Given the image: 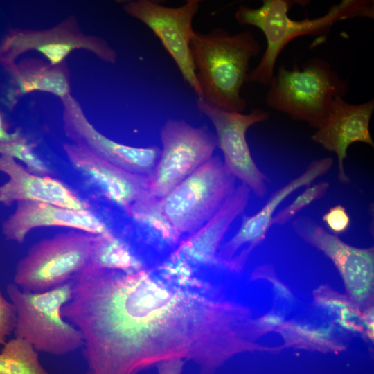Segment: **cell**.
Instances as JSON below:
<instances>
[{
    "label": "cell",
    "mask_w": 374,
    "mask_h": 374,
    "mask_svg": "<svg viewBox=\"0 0 374 374\" xmlns=\"http://www.w3.org/2000/svg\"><path fill=\"white\" fill-rule=\"evenodd\" d=\"M67 317L82 335L87 374H139L175 359L214 374L251 346L249 308L210 280L179 278L156 265L87 272Z\"/></svg>",
    "instance_id": "obj_1"
},
{
    "label": "cell",
    "mask_w": 374,
    "mask_h": 374,
    "mask_svg": "<svg viewBox=\"0 0 374 374\" xmlns=\"http://www.w3.org/2000/svg\"><path fill=\"white\" fill-rule=\"evenodd\" d=\"M305 5V1L264 0L261 6L240 5L235 17L241 25L253 26L264 34L267 46L258 65L248 73L247 82L269 87L275 73L276 60L284 48L296 37L327 35L338 21L355 17H374L371 0H343L333 4L328 12L314 19L295 20L289 10L294 4Z\"/></svg>",
    "instance_id": "obj_2"
},
{
    "label": "cell",
    "mask_w": 374,
    "mask_h": 374,
    "mask_svg": "<svg viewBox=\"0 0 374 374\" xmlns=\"http://www.w3.org/2000/svg\"><path fill=\"white\" fill-rule=\"evenodd\" d=\"M190 49L202 98L224 111L242 113L247 106L240 91L253 57L260 46L252 32L231 35L222 28L208 33H195Z\"/></svg>",
    "instance_id": "obj_3"
},
{
    "label": "cell",
    "mask_w": 374,
    "mask_h": 374,
    "mask_svg": "<svg viewBox=\"0 0 374 374\" xmlns=\"http://www.w3.org/2000/svg\"><path fill=\"white\" fill-rule=\"evenodd\" d=\"M268 87V107L317 129L334 100L346 95L349 81L341 78L326 60L312 57L301 66L280 65Z\"/></svg>",
    "instance_id": "obj_4"
},
{
    "label": "cell",
    "mask_w": 374,
    "mask_h": 374,
    "mask_svg": "<svg viewBox=\"0 0 374 374\" xmlns=\"http://www.w3.org/2000/svg\"><path fill=\"white\" fill-rule=\"evenodd\" d=\"M6 290L16 311L15 337L27 341L37 351L54 355L83 346L81 332L62 314L72 295V280L41 292L21 290L12 283Z\"/></svg>",
    "instance_id": "obj_5"
},
{
    "label": "cell",
    "mask_w": 374,
    "mask_h": 374,
    "mask_svg": "<svg viewBox=\"0 0 374 374\" xmlns=\"http://www.w3.org/2000/svg\"><path fill=\"white\" fill-rule=\"evenodd\" d=\"M235 178L213 157L158 200L176 231L188 235L203 226L235 189Z\"/></svg>",
    "instance_id": "obj_6"
},
{
    "label": "cell",
    "mask_w": 374,
    "mask_h": 374,
    "mask_svg": "<svg viewBox=\"0 0 374 374\" xmlns=\"http://www.w3.org/2000/svg\"><path fill=\"white\" fill-rule=\"evenodd\" d=\"M93 235L72 230L37 242L18 262L15 284L41 292L71 281L88 264Z\"/></svg>",
    "instance_id": "obj_7"
},
{
    "label": "cell",
    "mask_w": 374,
    "mask_h": 374,
    "mask_svg": "<svg viewBox=\"0 0 374 374\" xmlns=\"http://www.w3.org/2000/svg\"><path fill=\"white\" fill-rule=\"evenodd\" d=\"M162 149L149 179L150 195L161 199L213 157L215 135L207 126L193 127L185 121L168 119L160 130Z\"/></svg>",
    "instance_id": "obj_8"
},
{
    "label": "cell",
    "mask_w": 374,
    "mask_h": 374,
    "mask_svg": "<svg viewBox=\"0 0 374 374\" xmlns=\"http://www.w3.org/2000/svg\"><path fill=\"white\" fill-rule=\"evenodd\" d=\"M199 5V0H188L179 7L172 8L154 1L138 0L126 3L123 8L152 30L175 61L184 80L201 98L190 49L196 33L193 28V19Z\"/></svg>",
    "instance_id": "obj_9"
},
{
    "label": "cell",
    "mask_w": 374,
    "mask_h": 374,
    "mask_svg": "<svg viewBox=\"0 0 374 374\" xmlns=\"http://www.w3.org/2000/svg\"><path fill=\"white\" fill-rule=\"evenodd\" d=\"M197 105L215 129L217 145L223 154L225 167L257 197H264L267 193L266 182L269 179L254 161L246 134L253 125L267 120L269 113L258 108L252 109L247 114L227 112L201 98H198Z\"/></svg>",
    "instance_id": "obj_10"
},
{
    "label": "cell",
    "mask_w": 374,
    "mask_h": 374,
    "mask_svg": "<svg viewBox=\"0 0 374 374\" xmlns=\"http://www.w3.org/2000/svg\"><path fill=\"white\" fill-rule=\"evenodd\" d=\"M80 48L91 51L106 62L115 64L116 61L115 51L106 41L84 35L75 19H67L48 30L9 31L0 44V64L8 72L19 56L35 50L45 56L51 66H57L72 51Z\"/></svg>",
    "instance_id": "obj_11"
},
{
    "label": "cell",
    "mask_w": 374,
    "mask_h": 374,
    "mask_svg": "<svg viewBox=\"0 0 374 374\" xmlns=\"http://www.w3.org/2000/svg\"><path fill=\"white\" fill-rule=\"evenodd\" d=\"M292 226L299 237L332 260L355 304L363 306L371 302L374 279L373 247L357 248L348 244L307 216L296 218Z\"/></svg>",
    "instance_id": "obj_12"
},
{
    "label": "cell",
    "mask_w": 374,
    "mask_h": 374,
    "mask_svg": "<svg viewBox=\"0 0 374 374\" xmlns=\"http://www.w3.org/2000/svg\"><path fill=\"white\" fill-rule=\"evenodd\" d=\"M333 162L331 157L312 161L301 175L275 190L258 212L253 215L242 213L238 231L220 246L217 258L221 267L230 271L240 273L251 253L266 238L272 226L274 214L280 204L295 190L309 186L328 172Z\"/></svg>",
    "instance_id": "obj_13"
},
{
    "label": "cell",
    "mask_w": 374,
    "mask_h": 374,
    "mask_svg": "<svg viewBox=\"0 0 374 374\" xmlns=\"http://www.w3.org/2000/svg\"><path fill=\"white\" fill-rule=\"evenodd\" d=\"M62 101L64 132L73 143L122 169L150 177L159 158L160 148L133 147L115 141L93 127L70 93Z\"/></svg>",
    "instance_id": "obj_14"
},
{
    "label": "cell",
    "mask_w": 374,
    "mask_h": 374,
    "mask_svg": "<svg viewBox=\"0 0 374 374\" xmlns=\"http://www.w3.org/2000/svg\"><path fill=\"white\" fill-rule=\"evenodd\" d=\"M62 148L74 169L128 215L136 204L152 197L148 177L122 169L74 143H64Z\"/></svg>",
    "instance_id": "obj_15"
},
{
    "label": "cell",
    "mask_w": 374,
    "mask_h": 374,
    "mask_svg": "<svg viewBox=\"0 0 374 374\" xmlns=\"http://www.w3.org/2000/svg\"><path fill=\"white\" fill-rule=\"evenodd\" d=\"M373 112V99L360 104H351L344 98H336L326 118L311 136L314 142L336 154L337 179L341 184H347L350 181L344 168L349 146L359 142L374 147L369 130Z\"/></svg>",
    "instance_id": "obj_16"
},
{
    "label": "cell",
    "mask_w": 374,
    "mask_h": 374,
    "mask_svg": "<svg viewBox=\"0 0 374 374\" xmlns=\"http://www.w3.org/2000/svg\"><path fill=\"white\" fill-rule=\"evenodd\" d=\"M250 189L244 184L235 188L219 210L203 226L184 237L171 255L185 260L197 271L221 267L217 254L222 240L233 222L248 204Z\"/></svg>",
    "instance_id": "obj_17"
},
{
    "label": "cell",
    "mask_w": 374,
    "mask_h": 374,
    "mask_svg": "<svg viewBox=\"0 0 374 374\" xmlns=\"http://www.w3.org/2000/svg\"><path fill=\"white\" fill-rule=\"evenodd\" d=\"M48 226L65 227L91 235L110 231L90 209L75 211L34 201L17 202L14 212L1 224L5 238L19 244L33 229Z\"/></svg>",
    "instance_id": "obj_18"
},
{
    "label": "cell",
    "mask_w": 374,
    "mask_h": 374,
    "mask_svg": "<svg viewBox=\"0 0 374 374\" xmlns=\"http://www.w3.org/2000/svg\"><path fill=\"white\" fill-rule=\"evenodd\" d=\"M0 172L8 177L0 186V203L34 201L75 210H89V206L72 190L52 176L30 172L15 159L0 155Z\"/></svg>",
    "instance_id": "obj_19"
},
{
    "label": "cell",
    "mask_w": 374,
    "mask_h": 374,
    "mask_svg": "<svg viewBox=\"0 0 374 374\" xmlns=\"http://www.w3.org/2000/svg\"><path fill=\"white\" fill-rule=\"evenodd\" d=\"M64 66L45 64L43 61L26 59L8 72L13 76L20 93L39 91L62 99L69 94V84Z\"/></svg>",
    "instance_id": "obj_20"
},
{
    "label": "cell",
    "mask_w": 374,
    "mask_h": 374,
    "mask_svg": "<svg viewBox=\"0 0 374 374\" xmlns=\"http://www.w3.org/2000/svg\"><path fill=\"white\" fill-rule=\"evenodd\" d=\"M145 265L130 245L111 231L93 235L87 268L132 272Z\"/></svg>",
    "instance_id": "obj_21"
},
{
    "label": "cell",
    "mask_w": 374,
    "mask_h": 374,
    "mask_svg": "<svg viewBox=\"0 0 374 374\" xmlns=\"http://www.w3.org/2000/svg\"><path fill=\"white\" fill-rule=\"evenodd\" d=\"M159 199L150 197L135 205L129 216L143 226L156 244L174 250L182 239L161 212ZM170 251V252H171Z\"/></svg>",
    "instance_id": "obj_22"
},
{
    "label": "cell",
    "mask_w": 374,
    "mask_h": 374,
    "mask_svg": "<svg viewBox=\"0 0 374 374\" xmlns=\"http://www.w3.org/2000/svg\"><path fill=\"white\" fill-rule=\"evenodd\" d=\"M0 374H48L37 350L27 341L15 337L0 352Z\"/></svg>",
    "instance_id": "obj_23"
},
{
    "label": "cell",
    "mask_w": 374,
    "mask_h": 374,
    "mask_svg": "<svg viewBox=\"0 0 374 374\" xmlns=\"http://www.w3.org/2000/svg\"><path fill=\"white\" fill-rule=\"evenodd\" d=\"M0 155L18 159L26 166V169L32 173L51 176V172L46 164L34 152L33 148L27 139L20 135L17 139L0 142Z\"/></svg>",
    "instance_id": "obj_24"
},
{
    "label": "cell",
    "mask_w": 374,
    "mask_h": 374,
    "mask_svg": "<svg viewBox=\"0 0 374 374\" xmlns=\"http://www.w3.org/2000/svg\"><path fill=\"white\" fill-rule=\"evenodd\" d=\"M329 188V183L320 181L306 186L305 190L299 195L287 206L276 213L272 219V226H283L290 222L299 211L316 200L321 199Z\"/></svg>",
    "instance_id": "obj_25"
},
{
    "label": "cell",
    "mask_w": 374,
    "mask_h": 374,
    "mask_svg": "<svg viewBox=\"0 0 374 374\" xmlns=\"http://www.w3.org/2000/svg\"><path fill=\"white\" fill-rule=\"evenodd\" d=\"M16 318L15 306L6 299L0 290V344L3 345L7 337L14 331Z\"/></svg>",
    "instance_id": "obj_26"
},
{
    "label": "cell",
    "mask_w": 374,
    "mask_h": 374,
    "mask_svg": "<svg viewBox=\"0 0 374 374\" xmlns=\"http://www.w3.org/2000/svg\"><path fill=\"white\" fill-rule=\"evenodd\" d=\"M323 221L335 234L344 232L349 226L350 219L346 208L337 205L330 208L322 217Z\"/></svg>",
    "instance_id": "obj_27"
},
{
    "label": "cell",
    "mask_w": 374,
    "mask_h": 374,
    "mask_svg": "<svg viewBox=\"0 0 374 374\" xmlns=\"http://www.w3.org/2000/svg\"><path fill=\"white\" fill-rule=\"evenodd\" d=\"M186 361L175 359L158 364L156 366L158 374H181Z\"/></svg>",
    "instance_id": "obj_28"
},
{
    "label": "cell",
    "mask_w": 374,
    "mask_h": 374,
    "mask_svg": "<svg viewBox=\"0 0 374 374\" xmlns=\"http://www.w3.org/2000/svg\"><path fill=\"white\" fill-rule=\"evenodd\" d=\"M20 135V132L18 130L15 132H8L3 115L0 112V142L14 140Z\"/></svg>",
    "instance_id": "obj_29"
},
{
    "label": "cell",
    "mask_w": 374,
    "mask_h": 374,
    "mask_svg": "<svg viewBox=\"0 0 374 374\" xmlns=\"http://www.w3.org/2000/svg\"><path fill=\"white\" fill-rule=\"evenodd\" d=\"M373 308H370L367 309L365 313L362 315V320L364 322L366 328L367 329V335L370 339L373 336Z\"/></svg>",
    "instance_id": "obj_30"
}]
</instances>
